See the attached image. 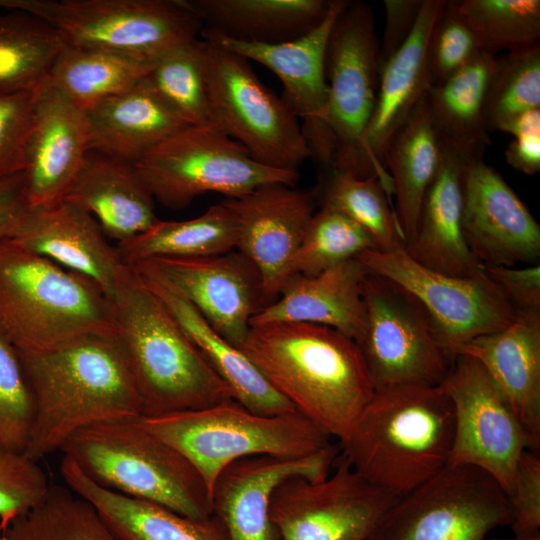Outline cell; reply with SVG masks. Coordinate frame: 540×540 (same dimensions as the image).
<instances>
[{"mask_svg":"<svg viewBox=\"0 0 540 540\" xmlns=\"http://www.w3.org/2000/svg\"><path fill=\"white\" fill-rule=\"evenodd\" d=\"M203 41L213 124L260 164L298 172L312 154L296 114L259 80L249 60L216 42Z\"/></svg>","mask_w":540,"mask_h":540,"instance_id":"10","label":"cell"},{"mask_svg":"<svg viewBox=\"0 0 540 540\" xmlns=\"http://www.w3.org/2000/svg\"><path fill=\"white\" fill-rule=\"evenodd\" d=\"M60 473L66 486L94 507L119 540H230L214 514L203 519L190 518L105 489L65 456Z\"/></svg>","mask_w":540,"mask_h":540,"instance_id":"30","label":"cell"},{"mask_svg":"<svg viewBox=\"0 0 540 540\" xmlns=\"http://www.w3.org/2000/svg\"><path fill=\"white\" fill-rule=\"evenodd\" d=\"M46 20L20 9H0V95L36 91L65 47Z\"/></svg>","mask_w":540,"mask_h":540,"instance_id":"37","label":"cell"},{"mask_svg":"<svg viewBox=\"0 0 540 540\" xmlns=\"http://www.w3.org/2000/svg\"><path fill=\"white\" fill-rule=\"evenodd\" d=\"M370 249H376L375 243L360 226L335 210L320 207L308 222L290 277L316 275Z\"/></svg>","mask_w":540,"mask_h":540,"instance_id":"43","label":"cell"},{"mask_svg":"<svg viewBox=\"0 0 540 540\" xmlns=\"http://www.w3.org/2000/svg\"><path fill=\"white\" fill-rule=\"evenodd\" d=\"M499 131L512 136L526 132H540V109H532L515 116Z\"/></svg>","mask_w":540,"mask_h":540,"instance_id":"53","label":"cell"},{"mask_svg":"<svg viewBox=\"0 0 540 540\" xmlns=\"http://www.w3.org/2000/svg\"><path fill=\"white\" fill-rule=\"evenodd\" d=\"M153 63L115 51L65 45L48 79L86 111L135 86L150 72Z\"/></svg>","mask_w":540,"mask_h":540,"instance_id":"36","label":"cell"},{"mask_svg":"<svg viewBox=\"0 0 540 540\" xmlns=\"http://www.w3.org/2000/svg\"><path fill=\"white\" fill-rule=\"evenodd\" d=\"M454 437L452 402L440 385L375 390L349 435L338 445L351 468L400 497L443 467Z\"/></svg>","mask_w":540,"mask_h":540,"instance_id":"3","label":"cell"},{"mask_svg":"<svg viewBox=\"0 0 540 540\" xmlns=\"http://www.w3.org/2000/svg\"><path fill=\"white\" fill-rule=\"evenodd\" d=\"M320 184V207L335 210L358 226L373 240L376 250L404 249L392 197L376 175L359 178L349 172L326 166Z\"/></svg>","mask_w":540,"mask_h":540,"instance_id":"38","label":"cell"},{"mask_svg":"<svg viewBox=\"0 0 540 540\" xmlns=\"http://www.w3.org/2000/svg\"><path fill=\"white\" fill-rule=\"evenodd\" d=\"M29 208L24 171L0 179V241L12 238Z\"/></svg>","mask_w":540,"mask_h":540,"instance_id":"51","label":"cell"},{"mask_svg":"<svg viewBox=\"0 0 540 540\" xmlns=\"http://www.w3.org/2000/svg\"><path fill=\"white\" fill-rule=\"evenodd\" d=\"M454 410L448 464L470 465L492 476L506 494L517 463L529 444L508 402L483 366L459 354L440 384Z\"/></svg>","mask_w":540,"mask_h":540,"instance_id":"15","label":"cell"},{"mask_svg":"<svg viewBox=\"0 0 540 540\" xmlns=\"http://www.w3.org/2000/svg\"><path fill=\"white\" fill-rule=\"evenodd\" d=\"M489 540H540V531L532 534L514 535L512 538H492Z\"/></svg>","mask_w":540,"mask_h":540,"instance_id":"54","label":"cell"},{"mask_svg":"<svg viewBox=\"0 0 540 540\" xmlns=\"http://www.w3.org/2000/svg\"><path fill=\"white\" fill-rule=\"evenodd\" d=\"M38 461L0 444V530L44 501L50 490Z\"/></svg>","mask_w":540,"mask_h":540,"instance_id":"45","label":"cell"},{"mask_svg":"<svg viewBox=\"0 0 540 540\" xmlns=\"http://www.w3.org/2000/svg\"><path fill=\"white\" fill-rule=\"evenodd\" d=\"M476 359L508 402L527 439L540 449V311L520 312L505 328L476 337L458 351Z\"/></svg>","mask_w":540,"mask_h":540,"instance_id":"25","label":"cell"},{"mask_svg":"<svg viewBox=\"0 0 540 540\" xmlns=\"http://www.w3.org/2000/svg\"><path fill=\"white\" fill-rule=\"evenodd\" d=\"M36 91L0 95V179L25 170Z\"/></svg>","mask_w":540,"mask_h":540,"instance_id":"47","label":"cell"},{"mask_svg":"<svg viewBox=\"0 0 540 540\" xmlns=\"http://www.w3.org/2000/svg\"><path fill=\"white\" fill-rule=\"evenodd\" d=\"M423 0H384L386 23L379 43V72L409 38Z\"/></svg>","mask_w":540,"mask_h":540,"instance_id":"50","label":"cell"},{"mask_svg":"<svg viewBox=\"0 0 540 540\" xmlns=\"http://www.w3.org/2000/svg\"><path fill=\"white\" fill-rule=\"evenodd\" d=\"M19 356L34 398L23 452L33 460L60 451L84 428L142 416L141 399L116 336H91L51 352Z\"/></svg>","mask_w":540,"mask_h":540,"instance_id":"2","label":"cell"},{"mask_svg":"<svg viewBox=\"0 0 540 540\" xmlns=\"http://www.w3.org/2000/svg\"><path fill=\"white\" fill-rule=\"evenodd\" d=\"M440 164L430 184L414 237L404 250L417 263L463 278L485 276L462 230L463 172L468 163L442 144Z\"/></svg>","mask_w":540,"mask_h":540,"instance_id":"27","label":"cell"},{"mask_svg":"<svg viewBox=\"0 0 540 540\" xmlns=\"http://www.w3.org/2000/svg\"><path fill=\"white\" fill-rule=\"evenodd\" d=\"M85 111L47 79L36 91L24 170L30 207L62 201L89 153Z\"/></svg>","mask_w":540,"mask_h":540,"instance_id":"23","label":"cell"},{"mask_svg":"<svg viewBox=\"0 0 540 540\" xmlns=\"http://www.w3.org/2000/svg\"><path fill=\"white\" fill-rule=\"evenodd\" d=\"M496 60L495 54L481 51L467 66L426 93L429 115L441 144L467 162L483 158L490 144L485 106Z\"/></svg>","mask_w":540,"mask_h":540,"instance_id":"33","label":"cell"},{"mask_svg":"<svg viewBox=\"0 0 540 540\" xmlns=\"http://www.w3.org/2000/svg\"><path fill=\"white\" fill-rule=\"evenodd\" d=\"M240 349L277 393L338 443L375 392L357 343L331 327L252 325Z\"/></svg>","mask_w":540,"mask_h":540,"instance_id":"1","label":"cell"},{"mask_svg":"<svg viewBox=\"0 0 540 540\" xmlns=\"http://www.w3.org/2000/svg\"><path fill=\"white\" fill-rule=\"evenodd\" d=\"M111 301L116 338L141 399V417L199 410L235 400L228 384L131 266Z\"/></svg>","mask_w":540,"mask_h":540,"instance_id":"4","label":"cell"},{"mask_svg":"<svg viewBox=\"0 0 540 540\" xmlns=\"http://www.w3.org/2000/svg\"><path fill=\"white\" fill-rule=\"evenodd\" d=\"M504 156L515 170L534 175L540 171V132H526L513 136Z\"/></svg>","mask_w":540,"mask_h":540,"instance_id":"52","label":"cell"},{"mask_svg":"<svg viewBox=\"0 0 540 540\" xmlns=\"http://www.w3.org/2000/svg\"><path fill=\"white\" fill-rule=\"evenodd\" d=\"M379 39L371 7L348 1L331 27L324 69L327 126L334 147L330 165L353 174L379 85Z\"/></svg>","mask_w":540,"mask_h":540,"instance_id":"13","label":"cell"},{"mask_svg":"<svg viewBox=\"0 0 540 540\" xmlns=\"http://www.w3.org/2000/svg\"><path fill=\"white\" fill-rule=\"evenodd\" d=\"M203 39L173 48L157 58L146 78L189 126L213 124L203 70Z\"/></svg>","mask_w":540,"mask_h":540,"instance_id":"40","label":"cell"},{"mask_svg":"<svg viewBox=\"0 0 540 540\" xmlns=\"http://www.w3.org/2000/svg\"><path fill=\"white\" fill-rule=\"evenodd\" d=\"M0 328L25 355L117 332L113 303L93 280L11 238L0 241Z\"/></svg>","mask_w":540,"mask_h":540,"instance_id":"5","label":"cell"},{"mask_svg":"<svg viewBox=\"0 0 540 540\" xmlns=\"http://www.w3.org/2000/svg\"><path fill=\"white\" fill-rule=\"evenodd\" d=\"M0 540H2V531L0 530Z\"/></svg>","mask_w":540,"mask_h":540,"instance_id":"55","label":"cell"},{"mask_svg":"<svg viewBox=\"0 0 540 540\" xmlns=\"http://www.w3.org/2000/svg\"><path fill=\"white\" fill-rule=\"evenodd\" d=\"M368 269L355 257L316 275L295 274L278 297L251 319L252 325L301 322L331 327L359 340L365 323L363 282Z\"/></svg>","mask_w":540,"mask_h":540,"instance_id":"26","label":"cell"},{"mask_svg":"<svg viewBox=\"0 0 540 540\" xmlns=\"http://www.w3.org/2000/svg\"><path fill=\"white\" fill-rule=\"evenodd\" d=\"M139 420L190 461L210 494L218 475L237 460L264 455L302 458L332 444L328 434L297 411L262 415L236 400Z\"/></svg>","mask_w":540,"mask_h":540,"instance_id":"7","label":"cell"},{"mask_svg":"<svg viewBox=\"0 0 540 540\" xmlns=\"http://www.w3.org/2000/svg\"><path fill=\"white\" fill-rule=\"evenodd\" d=\"M532 109H540V43L497 58L486 97L488 131H499L510 119Z\"/></svg>","mask_w":540,"mask_h":540,"instance_id":"42","label":"cell"},{"mask_svg":"<svg viewBox=\"0 0 540 540\" xmlns=\"http://www.w3.org/2000/svg\"><path fill=\"white\" fill-rule=\"evenodd\" d=\"M457 7L481 51L495 54L540 43L539 0H461Z\"/></svg>","mask_w":540,"mask_h":540,"instance_id":"41","label":"cell"},{"mask_svg":"<svg viewBox=\"0 0 540 540\" xmlns=\"http://www.w3.org/2000/svg\"><path fill=\"white\" fill-rule=\"evenodd\" d=\"M2 540H119L94 507L67 486L47 497L2 532Z\"/></svg>","mask_w":540,"mask_h":540,"instance_id":"39","label":"cell"},{"mask_svg":"<svg viewBox=\"0 0 540 540\" xmlns=\"http://www.w3.org/2000/svg\"><path fill=\"white\" fill-rule=\"evenodd\" d=\"M510 520L507 494L492 476L447 464L398 497L366 540H489Z\"/></svg>","mask_w":540,"mask_h":540,"instance_id":"12","label":"cell"},{"mask_svg":"<svg viewBox=\"0 0 540 540\" xmlns=\"http://www.w3.org/2000/svg\"><path fill=\"white\" fill-rule=\"evenodd\" d=\"M481 50L461 16L457 1H446L428 43L430 87L437 86L467 66Z\"/></svg>","mask_w":540,"mask_h":540,"instance_id":"46","label":"cell"},{"mask_svg":"<svg viewBox=\"0 0 540 540\" xmlns=\"http://www.w3.org/2000/svg\"><path fill=\"white\" fill-rule=\"evenodd\" d=\"M85 114L89 151L132 165L163 140L189 126L146 77Z\"/></svg>","mask_w":540,"mask_h":540,"instance_id":"28","label":"cell"},{"mask_svg":"<svg viewBox=\"0 0 540 540\" xmlns=\"http://www.w3.org/2000/svg\"><path fill=\"white\" fill-rule=\"evenodd\" d=\"M225 201L236 218L235 250L256 268L268 305L290 278L292 260L315 212V196L274 183Z\"/></svg>","mask_w":540,"mask_h":540,"instance_id":"19","label":"cell"},{"mask_svg":"<svg viewBox=\"0 0 540 540\" xmlns=\"http://www.w3.org/2000/svg\"><path fill=\"white\" fill-rule=\"evenodd\" d=\"M139 418L84 428L60 451L105 489L190 518L212 516L211 494L199 472Z\"/></svg>","mask_w":540,"mask_h":540,"instance_id":"6","label":"cell"},{"mask_svg":"<svg viewBox=\"0 0 540 540\" xmlns=\"http://www.w3.org/2000/svg\"><path fill=\"white\" fill-rule=\"evenodd\" d=\"M34 398L19 353L0 328V444L24 452Z\"/></svg>","mask_w":540,"mask_h":540,"instance_id":"44","label":"cell"},{"mask_svg":"<svg viewBox=\"0 0 540 540\" xmlns=\"http://www.w3.org/2000/svg\"><path fill=\"white\" fill-rule=\"evenodd\" d=\"M11 239L93 280L110 300L129 270L97 220L65 199L30 207Z\"/></svg>","mask_w":540,"mask_h":540,"instance_id":"24","label":"cell"},{"mask_svg":"<svg viewBox=\"0 0 540 540\" xmlns=\"http://www.w3.org/2000/svg\"><path fill=\"white\" fill-rule=\"evenodd\" d=\"M510 526L514 535L540 531V458L525 450L517 463L514 481L507 494Z\"/></svg>","mask_w":540,"mask_h":540,"instance_id":"48","label":"cell"},{"mask_svg":"<svg viewBox=\"0 0 540 540\" xmlns=\"http://www.w3.org/2000/svg\"><path fill=\"white\" fill-rule=\"evenodd\" d=\"M89 212L106 237L122 242L154 225V199L134 165L89 152L64 198Z\"/></svg>","mask_w":540,"mask_h":540,"instance_id":"31","label":"cell"},{"mask_svg":"<svg viewBox=\"0 0 540 540\" xmlns=\"http://www.w3.org/2000/svg\"><path fill=\"white\" fill-rule=\"evenodd\" d=\"M134 167L154 201L171 209H182L208 192L237 199L267 184L294 186L299 177L260 164L214 124L179 130Z\"/></svg>","mask_w":540,"mask_h":540,"instance_id":"9","label":"cell"},{"mask_svg":"<svg viewBox=\"0 0 540 540\" xmlns=\"http://www.w3.org/2000/svg\"><path fill=\"white\" fill-rule=\"evenodd\" d=\"M0 9L41 17L66 45L152 62L197 39L203 27L184 0H0Z\"/></svg>","mask_w":540,"mask_h":540,"instance_id":"8","label":"cell"},{"mask_svg":"<svg viewBox=\"0 0 540 540\" xmlns=\"http://www.w3.org/2000/svg\"><path fill=\"white\" fill-rule=\"evenodd\" d=\"M462 194L464 238L483 266L536 264L540 226L515 191L483 158L466 164Z\"/></svg>","mask_w":540,"mask_h":540,"instance_id":"18","label":"cell"},{"mask_svg":"<svg viewBox=\"0 0 540 540\" xmlns=\"http://www.w3.org/2000/svg\"><path fill=\"white\" fill-rule=\"evenodd\" d=\"M203 39L274 45L298 39L326 18L333 0H184Z\"/></svg>","mask_w":540,"mask_h":540,"instance_id":"29","label":"cell"},{"mask_svg":"<svg viewBox=\"0 0 540 540\" xmlns=\"http://www.w3.org/2000/svg\"><path fill=\"white\" fill-rule=\"evenodd\" d=\"M441 152V142L433 127L425 95L391 138L384 154V166L390 175L395 197L394 210L405 245L415 235L421 207L437 173Z\"/></svg>","mask_w":540,"mask_h":540,"instance_id":"34","label":"cell"},{"mask_svg":"<svg viewBox=\"0 0 540 540\" xmlns=\"http://www.w3.org/2000/svg\"><path fill=\"white\" fill-rule=\"evenodd\" d=\"M356 258L368 271L392 280L413 295L455 357L465 343L499 331L515 318V311L486 274L478 278L446 275L417 263L404 249H370Z\"/></svg>","mask_w":540,"mask_h":540,"instance_id":"16","label":"cell"},{"mask_svg":"<svg viewBox=\"0 0 540 540\" xmlns=\"http://www.w3.org/2000/svg\"><path fill=\"white\" fill-rule=\"evenodd\" d=\"M486 276L499 288L516 313L540 311V265L523 268L483 266Z\"/></svg>","mask_w":540,"mask_h":540,"instance_id":"49","label":"cell"},{"mask_svg":"<svg viewBox=\"0 0 540 540\" xmlns=\"http://www.w3.org/2000/svg\"><path fill=\"white\" fill-rule=\"evenodd\" d=\"M137 273L162 301L211 367L228 384L236 401L262 415L296 411L270 386L241 349L220 335L188 301L158 280Z\"/></svg>","mask_w":540,"mask_h":540,"instance_id":"32","label":"cell"},{"mask_svg":"<svg viewBox=\"0 0 540 540\" xmlns=\"http://www.w3.org/2000/svg\"><path fill=\"white\" fill-rule=\"evenodd\" d=\"M362 295L365 323L356 343L375 390L440 385L455 356L420 302L392 280L370 271Z\"/></svg>","mask_w":540,"mask_h":540,"instance_id":"11","label":"cell"},{"mask_svg":"<svg viewBox=\"0 0 540 540\" xmlns=\"http://www.w3.org/2000/svg\"><path fill=\"white\" fill-rule=\"evenodd\" d=\"M445 0H423L415 26L379 72L376 102L358 150L353 175H376L392 197L384 166L386 148L430 88L428 43Z\"/></svg>","mask_w":540,"mask_h":540,"instance_id":"21","label":"cell"},{"mask_svg":"<svg viewBox=\"0 0 540 540\" xmlns=\"http://www.w3.org/2000/svg\"><path fill=\"white\" fill-rule=\"evenodd\" d=\"M347 2L333 0L324 21L310 33L292 41L266 45L222 38L205 39L267 67L280 79L284 88L282 98L298 117L312 157L326 166L333 160L334 147L326 121L325 49L333 22Z\"/></svg>","mask_w":540,"mask_h":540,"instance_id":"20","label":"cell"},{"mask_svg":"<svg viewBox=\"0 0 540 540\" xmlns=\"http://www.w3.org/2000/svg\"><path fill=\"white\" fill-rule=\"evenodd\" d=\"M397 498L338 455L324 479L294 476L279 484L271 496L270 516L280 540H366Z\"/></svg>","mask_w":540,"mask_h":540,"instance_id":"14","label":"cell"},{"mask_svg":"<svg viewBox=\"0 0 540 540\" xmlns=\"http://www.w3.org/2000/svg\"><path fill=\"white\" fill-rule=\"evenodd\" d=\"M131 267L183 297L238 348L251 319L266 306L259 273L237 250L195 258L158 257Z\"/></svg>","mask_w":540,"mask_h":540,"instance_id":"17","label":"cell"},{"mask_svg":"<svg viewBox=\"0 0 540 540\" xmlns=\"http://www.w3.org/2000/svg\"><path fill=\"white\" fill-rule=\"evenodd\" d=\"M339 445L302 458L252 456L228 465L211 489L213 514L230 540H280L270 516V500L283 481L302 476L321 480L332 471Z\"/></svg>","mask_w":540,"mask_h":540,"instance_id":"22","label":"cell"},{"mask_svg":"<svg viewBox=\"0 0 540 540\" xmlns=\"http://www.w3.org/2000/svg\"><path fill=\"white\" fill-rule=\"evenodd\" d=\"M237 223L226 201L182 221L158 220L146 231L116 246L129 266L158 257L195 258L235 250Z\"/></svg>","mask_w":540,"mask_h":540,"instance_id":"35","label":"cell"}]
</instances>
